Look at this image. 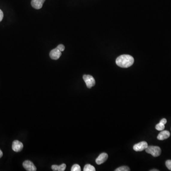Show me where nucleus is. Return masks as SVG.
<instances>
[{
    "label": "nucleus",
    "instance_id": "19",
    "mask_svg": "<svg viewBox=\"0 0 171 171\" xmlns=\"http://www.w3.org/2000/svg\"><path fill=\"white\" fill-rule=\"evenodd\" d=\"M160 122H161V123H163V124L165 125V124H167V120L165 118H163V119H162L160 121Z\"/></svg>",
    "mask_w": 171,
    "mask_h": 171
},
{
    "label": "nucleus",
    "instance_id": "5",
    "mask_svg": "<svg viewBox=\"0 0 171 171\" xmlns=\"http://www.w3.org/2000/svg\"><path fill=\"white\" fill-rule=\"evenodd\" d=\"M23 167L27 171H35L37 170V168L33 163L29 160H26L23 162Z\"/></svg>",
    "mask_w": 171,
    "mask_h": 171
},
{
    "label": "nucleus",
    "instance_id": "16",
    "mask_svg": "<svg viewBox=\"0 0 171 171\" xmlns=\"http://www.w3.org/2000/svg\"><path fill=\"white\" fill-rule=\"evenodd\" d=\"M165 165L167 166L168 169L171 171V160H168L167 161H166V162H165Z\"/></svg>",
    "mask_w": 171,
    "mask_h": 171
},
{
    "label": "nucleus",
    "instance_id": "3",
    "mask_svg": "<svg viewBox=\"0 0 171 171\" xmlns=\"http://www.w3.org/2000/svg\"><path fill=\"white\" fill-rule=\"evenodd\" d=\"M83 78L84 79L87 87L89 89L94 86L95 85V80L92 76L89 75H84L83 76Z\"/></svg>",
    "mask_w": 171,
    "mask_h": 171
},
{
    "label": "nucleus",
    "instance_id": "13",
    "mask_svg": "<svg viewBox=\"0 0 171 171\" xmlns=\"http://www.w3.org/2000/svg\"><path fill=\"white\" fill-rule=\"evenodd\" d=\"M165 125L163 124V123L160 122L159 124H157L156 126H155V128L156 130H158V131H162V130H164V128H165Z\"/></svg>",
    "mask_w": 171,
    "mask_h": 171
},
{
    "label": "nucleus",
    "instance_id": "4",
    "mask_svg": "<svg viewBox=\"0 0 171 171\" xmlns=\"http://www.w3.org/2000/svg\"><path fill=\"white\" fill-rule=\"evenodd\" d=\"M147 147H148V144L145 141H142L134 145L133 146V149L136 151H142L144 150H146Z\"/></svg>",
    "mask_w": 171,
    "mask_h": 171
},
{
    "label": "nucleus",
    "instance_id": "21",
    "mask_svg": "<svg viewBox=\"0 0 171 171\" xmlns=\"http://www.w3.org/2000/svg\"><path fill=\"white\" fill-rule=\"evenodd\" d=\"M151 171H158L159 170H150Z\"/></svg>",
    "mask_w": 171,
    "mask_h": 171
},
{
    "label": "nucleus",
    "instance_id": "8",
    "mask_svg": "<svg viewBox=\"0 0 171 171\" xmlns=\"http://www.w3.org/2000/svg\"><path fill=\"white\" fill-rule=\"evenodd\" d=\"M45 1V0H32L31 6L35 9H40L43 7V4Z\"/></svg>",
    "mask_w": 171,
    "mask_h": 171
},
{
    "label": "nucleus",
    "instance_id": "6",
    "mask_svg": "<svg viewBox=\"0 0 171 171\" xmlns=\"http://www.w3.org/2000/svg\"><path fill=\"white\" fill-rule=\"evenodd\" d=\"M61 52H60L59 49H57V48L52 50L49 53V56L52 60H58L60 57L61 56Z\"/></svg>",
    "mask_w": 171,
    "mask_h": 171
},
{
    "label": "nucleus",
    "instance_id": "14",
    "mask_svg": "<svg viewBox=\"0 0 171 171\" xmlns=\"http://www.w3.org/2000/svg\"><path fill=\"white\" fill-rule=\"evenodd\" d=\"M71 171H81V167L78 164H75L71 167Z\"/></svg>",
    "mask_w": 171,
    "mask_h": 171
},
{
    "label": "nucleus",
    "instance_id": "12",
    "mask_svg": "<svg viewBox=\"0 0 171 171\" xmlns=\"http://www.w3.org/2000/svg\"><path fill=\"white\" fill-rule=\"evenodd\" d=\"M83 171H95L96 169L94 167L92 166V165H91L90 164H87L85 165V167H84V169H83Z\"/></svg>",
    "mask_w": 171,
    "mask_h": 171
},
{
    "label": "nucleus",
    "instance_id": "2",
    "mask_svg": "<svg viewBox=\"0 0 171 171\" xmlns=\"http://www.w3.org/2000/svg\"><path fill=\"white\" fill-rule=\"evenodd\" d=\"M146 151L148 154H151L154 157H158L161 155V149L157 146H148L146 148Z\"/></svg>",
    "mask_w": 171,
    "mask_h": 171
},
{
    "label": "nucleus",
    "instance_id": "11",
    "mask_svg": "<svg viewBox=\"0 0 171 171\" xmlns=\"http://www.w3.org/2000/svg\"><path fill=\"white\" fill-rule=\"evenodd\" d=\"M66 168V165L65 164H62L60 165H53L52 167V170L54 171H64L65 170Z\"/></svg>",
    "mask_w": 171,
    "mask_h": 171
},
{
    "label": "nucleus",
    "instance_id": "10",
    "mask_svg": "<svg viewBox=\"0 0 171 171\" xmlns=\"http://www.w3.org/2000/svg\"><path fill=\"white\" fill-rule=\"evenodd\" d=\"M170 136V132L167 130H162L158 136V139L160 140H164L167 139Z\"/></svg>",
    "mask_w": 171,
    "mask_h": 171
},
{
    "label": "nucleus",
    "instance_id": "20",
    "mask_svg": "<svg viewBox=\"0 0 171 171\" xmlns=\"http://www.w3.org/2000/svg\"><path fill=\"white\" fill-rule=\"evenodd\" d=\"M2 155H3V153H2V152L1 151V150L0 149V158L2 157Z\"/></svg>",
    "mask_w": 171,
    "mask_h": 171
},
{
    "label": "nucleus",
    "instance_id": "9",
    "mask_svg": "<svg viewBox=\"0 0 171 171\" xmlns=\"http://www.w3.org/2000/svg\"><path fill=\"white\" fill-rule=\"evenodd\" d=\"M108 158V154L105 153H102L96 160V164H99V165L102 164L105 161H107Z\"/></svg>",
    "mask_w": 171,
    "mask_h": 171
},
{
    "label": "nucleus",
    "instance_id": "17",
    "mask_svg": "<svg viewBox=\"0 0 171 171\" xmlns=\"http://www.w3.org/2000/svg\"><path fill=\"white\" fill-rule=\"evenodd\" d=\"M57 48L59 49L60 52H63L64 51L65 46L62 44H60L57 47Z\"/></svg>",
    "mask_w": 171,
    "mask_h": 171
},
{
    "label": "nucleus",
    "instance_id": "1",
    "mask_svg": "<svg viewBox=\"0 0 171 171\" xmlns=\"http://www.w3.org/2000/svg\"><path fill=\"white\" fill-rule=\"evenodd\" d=\"M116 65L121 68H127L131 67L134 62L133 57L129 55H122L116 59Z\"/></svg>",
    "mask_w": 171,
    "mask_h": 171
},
{
    "label": "nucleus",
    "instance_id": "15",
    "mask_svg": "<svg viewBox=\"0 0 171 171\" xmlns=\"http://www.w3.org/2000/svg\"><path fill=\"white\" fill-rule=\"evenodd\" d=\"M130 169L128 167H126V166H123V167H120L118 168L116 170H115L116 171H130Z\"/></svg>",
    "mask_w": 171,
    "mask_h": 171
},
{
    "label": "nucleus",
    "instance_id": "18",
    "mask_svg": "<svg viewBox=\"0 0 171 171\" xmlns=\"http://www.w3.org/2000/svg\"><path fill=\"white\" fill-rule=\"evenodd\" d=\"M3 18H4V13H3L2 10L0 9V22L2 21Z\"/></svg>",
    "mask_w": 171,
    "mask_h": 171
},
{
    "label": "nucleus",
    "instance_id": "7",
    "mask_svg": "<svg viewBox=\"0 0 171 171\" xmlns=\"http://www.w3.org/2000/svg\"><path fill=\"white\" fill-rule=\"evenodd\" d=\"M23 148V145L22 142L18 140H15L13 142L12 148L14 151L19 152L22 150Z\"/></svg>",
    "mask_w": 171,
    "mask_h": 171
}]
</instances>
